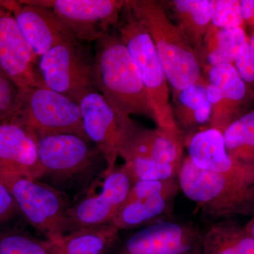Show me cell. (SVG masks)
Masks as SVG:
<instances>
[{"label": "cell", "mask_w": 254, "mask_h": 254, "mask_svg": "<svg viewBox=\"0 0 254 254\" xmlns=\"http://www.w3.org/2000/svg\"><path fill=\"white\" fill-rule=\"evenodd\" d=\"M229 227L240 254H254V238L245 231L244 227L229 221Z\"/></svg>", "instance_id": "31"}, {"label": "cell", "mask_w": 254, "mask_h": 254, "mask_svg": "<svg viewBox=\"0 0 254 254\" xmlns=\"http://www.w3.org/2000/svg\"><path fill=\"white\" fill-rule=\"evenodd\" d=\"M20 88L0 67V118L1 122L9 120L17 104Z\"/></svg>", "instance_id": "28"}, {"label": "cell", "mask_w": 254, "mask_h": 254, "mask_svg": "<svg viewBox=\"0 0 254 254\" xmlns=\"http://www.w3.org/2000/svg\"><path fill=\"white\" fill-rule=\"evenodd\" d=\"M180 190L177 178L134 182L112 224L121 231L160 218L170 210Z\"/></svg>", "instance_id": "13"}, {"label": "cell", "mask_w": 254, "mask_h": 254, "mask_svg": "<svg viewBox=\"0 0 254 254\" xmlns=\"http://www.w3.org/2000/svg\"><path fill=\"white\" fill-rule=\"evenodd\" d=\"M1 123V118H0V123Z\"/></svg>", "instance_id": "35"}, {"label": "cell", "mask_w": 254, "mask_h": 254, "mask_svg": "<svg viewBox=\"0 0 254 254\" xmlns=\"http://www.w3.org/2000/svg\"><path fill=\"white\" fill-rule=\"evenodd\" d=\"M46 6L67 26L78 41L97 42L116 27L125 0H31Z\"/></svg>", "instance_id": "10"}, {"label": "cell", "mask_w": 254, "mask_h": 254, "mask_svg": "<svg viewBox=\"0 0 254 254\" xmlns=\"http://www.w3.org/2000/svg\"><path fill=\"white\" fill-rule=\"evenodd\" d=\"M195 254H201V251H199V252H196Z\"/></svg>", "instance_id": "34"}, {"label": "cell", "mask_w": 254, "mask_h": 254, "mask_svg": "<svg viewBox=\"0 0 254 254\" xmlns=\"http://www.w3.org/2000/svg\"><path fill=\"white\" fill-rule=\"evenodd\" d=\"M201 254H240L234 242L229 227V221L212 222L200 241Z\"/></svg>", "instance_id": "26"}, {"label": "cell", "mask_w": 254, "mask_h": 254, "mask_svg": "<svg viewBox=\"0 0 254 254\" xmlns=\"http://www.w3.org/2000/svg\"><path fill=\"white\" fill-rule=\"evenodd\" d=\"M223 136L232 158L246 165H254V108L227 127Z\"/></svg>", "instance_id": "24"}, {"label": "cell", "mask_w": 254, "mask_h": 254, "mask_svg": "<svg viewBox=\"0 0 254 254\" xmlns=\"http://www.w3.org/2000/svg\"><path fill=\"white\" fill-rule=\"evenodd\" d=\"M201 235L192 225L157 222L128 237L115 254H195L200 250Z\"/></svg>", "instance_id": "14"}, {"label": "cell", "mask_w": 254, "mask_h": 254, "mask_svg": "<svg viewBox=\"0 0 254 254\" xmlns=\"http://www.w3.org/2000/svg\"><path fill=\"white\" fill-rule=\"evenodd\" d=\"M245 231L254 238V215L252 219L247 222V225L244 227Z\"/></svg>", "instance_id": "33"}, {"label": "cell", "mask_w": 254, "mask_h": 254, "mask_svg": "<svg viewBox=\"0 0 254 254\" xmlns=\"http://www.w3.org/2000/svg\"><path fill=\"white\" fill-rule=\"evenodd\" d=\"M50 241L20 231L0 232V254H50Z\"/></svg>", "instance_id": "25"}, {"label": "cell", "mask_w": 254, "mask_h": 254, "mask_svg": "<svg viewBox=\"0 0 254 254\" xmlns=\"http://www.w3.org/2000/svg\"><path fill=\"white\" fill-rule=\"evenodd\" d=\"M120 230L113 224L83 227L50 242V254H110L118 243Z\"/></svg>", "instance_id": "20"}, {"label": "cell", "mask_w": 254, "mask_h": 254, "mask_svg": "<svg viewBox=\"0 0 254 254\" xmlns=\"http://www.w3.org/2000/svg\"><path fill=\"white\" fill-rule=\"evenodd\" d=\"M175 23L198 58L205 36L212 26L211 0L168 1Z\"/></svg>", "instance_id": "21"}, {"label": "cell", "mask_w": 254, "mask_h": 254, "mask_svg": "<svg viewBox=\"0 0 254 254\" xmlns=\"http://www.w3.org/2000/svg\"><path fill=\"white\" fill-rule=\"evenodd\" d=\"M174 119L182 134L209 125L212 108L206 90V79L172 93ZM185 138V137H184Z\"/></svg>", "instance_id": "19"}, {"label": "cell", "mask_w": 254, "mask_h": 254, "mask_svg": "<svg viewBox=\"0 0 254 254\" xmlns=\"http://www.w3.org/2000/svg\"><path fill=\"white\" fill-rule=\"evenodd\" d=\"M234 65L240 77L254 93V31L249 36Z\"/></svg>", "instance_id": "29"}, {"label": "cell", "mask_w": 254, "mask_h": 254, "mask_svg": "<svg viewBox=\"0 0 254 254\" xmlns=\"http://www.w3.org/2000/svg\"><path fill=\"white\" fill-rule=\"evenodd\" d=\"M245 28H218L211 26L199 55L203 70L218 64H235L241 50L248 41ZM202 66V65H201Z\"/></svg>", "instance_id": "22"}, {"label": "cell", "mask_w": 254, "mask_h": 254, "mask_svg": "<svg viewBox=\"0 0 254 254\" xmlns=\"http://www.w3.org/2000/svg\"><path fill=\"white\" fill-rule=\"evenodd\" d=\"M37 145L43 171L41 180H47L61 191L62 189L87 187L102 175L100 163L104 159L88 140L71 133H58L38 137Z\"/></svg>", "instance_id": "5"}, {"label": "cell", "mask_w": 254, "mask_h": 254, "mask_svg": "<svg viewBox=\"0 0 254 254\" xmlns=\"http://www.w3.org/2000/svg\"><path fill=\"white\" fill-rule=\"evenodd\" d=\"M18 210L46 240L56 242L68 233L67 195L41 180L0 175Z\"/></svg>", "instance_id": "7"}, {"label": "cell", "mask_w": 254, "mask_h": 254, "mask_svg": "<svg viewBox=\"0 0 254 254\" xmlns=\"http://www.w3.org/2000/svg\"><path fill=\"white\" fill-rule=\"evenodd\" d=\"M0 175L41 180L37 138L18 124L0 123Z\"/></svg>", "instance_id": "17"}, {"label": "cell", "mask_w": 254, "mask_h": 254, "mask_svg": "<svg viewBox=\"0 0 254 254\" xmlns=\"http://www.w3.org/2000/svg\"><path fill=\"white\" fill-rule=\"evenodd\" d=\"M83 43L58 45L41 56L38 64L45 86L78 104L87 93L97 91L94 60Z\"/></svg>", "instance_id": "8"}, {"label": "cell", "mask_w": 254, "mask_h": 254, "mask_svg": "<svg viewBox=\"0 0 254 254\" xmlns=\"http://www.w3.org/2000/svg\"><path fill=\"white\" fill-rule=\"evenodd\" d=\"M127 3L153 40L172 93L204 81L198 55L170 19L163 3L155 0H127Z\"/></svg>", "instance_id": "2"}, {"label": "cell", "mask_w": 254, "mask_h": 254, "mask_svg": "<svg viewBox=\"0 0 254 254\" xmlns=\"http://www.w3.org/2000/svg\"><path fill=\"white\" fill-rule=\"evenodd\" d=\"M189 158L196 168L210 173L254 181V165L232 158L227 151L223 133L216 128L197 131L185 138Z\"/></svg>", "instance_id": "18"}, {"label": "cell", "mask_w": 254, "mask_h": 254, "mask_svg": "<svg viewBox=\"0 0 254 254\" xmlns=\"http://www.w3.org/2000/svg\"><path fill=\"white\" fill-rule=\"evenodd\" d=\"M116 28L138 70L155 115L157 128L185 141L174 119L170 84L149 33L125 4Z\"/></svg>", "instance_id": "4"}, {"label": "cell", "mask_w": 254, "mask_h": 254, "mask_svg": "<svg viewBox=\"0 0 254 254\" xmlns=\"http://www.w3.org/2000/svg\"><path fill=\"white\" fill-rule=\"evenodd\" d=\"M96 43L97 91L120 115H141L155 122L154 113L139 73L119 35L108 32Z\"/></svg>", "instance_id": "1"}, {"label": "cell", "mask_w": 254, "mask_h": 254, "mask_svg": "<svg viewBox=\"0 0 254 254\" xmlns=\"http://www.w3.org/2000/svg\"><path fill=\"white\" fill-rule=\"evenodd\" d=\"M179 186L202 217L212 222L254 215V181L205 171L187 156L179 172Z\"/></svg>", "instance_id": "3"}, {"label": "cell", "mask_w": 254, "mask_h": 254, "mask_svg": "<svg viewBox=\"0 0 254 254\" xmlns=\"http://www.w3.org/2000/svg\"><path fill=\"white\" fill-rule=\"evenodd\" d=\"M83 130L105 160V177L116 168V162L124 145L138 125L130 117L123 116L112 108L98 91L85 95L78 103Z\"/></svg>", "instance_id": "9"}, {"label": "cell", "mask_w": 254, "mask_h": 254, "mask_svg": "<svg viewBox=\"0 0 254 254\" xmlns=\"http://www.w3.org/2000/svg\"><path fill=\"white\" fill-rule=\"evenodd\" d=\"M133 141L155 162L180 172L183 161L185 141L159 129L137 127Z\"/></svg>", "instance_id": "23"}, {"label": "cell", "mask_w": 254, "mask_h": 254, "mask_svg": "<svg viewBox=\"0 0 254 254\" xmlns=\"http://www.w3.org/2000/svg\"><path fill=\"white\" fill-rule=\"evenodd\" d=\"M241 1L245 25L250 26L254 31V0H241Z\"/></svg>", "instance_id": "32"}, {"label": "cell", "mask_w": 254, "mask_h": 254, "mask_svg": "<svg viewBox=\"0 0 254 254\" xmlns=\"http://www.w3.org/2000/svg\"><path fill=\"white\" fill-rule=\"evenodd\" d=\"M211 22L218 28H245L241 0H211Z\"/></svg>", "instance_id": "27"}, {"label": "cell", "mask_w": 254, "mask_h": 254, "mask_svg": "<svg viewBox=\"0 0 254 254\" xmlns=\"http://www.w3.org/2000/svg\"><path fill=\"white\" fill-rule=\"evenodd\" d=\"M37 61L28 44L8 0H0V67L20 89L45 86L38 71Z\"/></svg>", "instance_id": "15"}, {"label": "cell", "mask_w": 254, "mask_h": 254, "mask_svg": "<svg viewBox=\"0 0 254 254\" xmlns=\"http://www.w3.org/2000/svg\"><path fill=\"white\" fill-rule=\"evenodd\" d=\"M8 1L36 60L58 45L78 40L49 8L31 0Z\"/></svg>", "instance_id": "16"}, {"label": "cell", "mask_w": 254, "mask_h": 254, "mask_svg": "<svg viewBox=\"0 0 254 254\" xmlns=\"http://www.w3.org/2000/svg\"><path fill=\"white\" fill-rule=\"evenodd\" d=\"M9 120L38 137L71 133L88 140L78 103L46 86L21 88Z\"/></svg>", "instance_id": "6"}, {"label": "cell", "mask_w": 254, "mask_h": 254, "mask_svg": "<svg viewBox=\"0 0 254 254\" xmlns=\"http://www.w3.org/2000/svg\"><path fill=\"white\" fill-rule=\"evenodd\" d=\"M19 212L11 192L0 182V225L9 221Z\"/></svg>", "instance_id": "30"}, {"label": "cell", "mask_w": 254, "mask_h": 254, "mask_svg": "<svg viewBox=\"0 0 254 254\" xmlns=\"http://www.w3.org/2000/svg\"><path fill=\"white\" fill-rule=\"evenodd\" d=\"M212 113L208 127L223 133L248 113L254 105V93L240 77L235 65L218 64L204 69Z\"/></svg>", "instance_id": "12"}, {"label": "cell", "mask_w": 254, "mask_h": 254, "mask_svg": "<svg viewBox=\"0 0 254 254\" xmlns=\"http://www.w3.org/2000/svg\"><path fill=\"white\" fill-rule=\"evenodd\" d=\"M101 177L103 182L98 192L88 190L68 209V232L112 223L123 207L133 184L126 165L124 164L110 175Z\"/></svg>", "instance_id": "11"}]
</instances>
